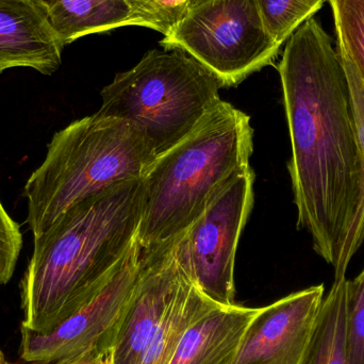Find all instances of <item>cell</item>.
Here are the masks:
<instances>
[{
	"label": "cell",
	"mask_w": 364,
	"mask_h": 364,
	"mask_svg": "<svg viewBox=\"0 0 364 364\" xmlns=\"http://www.w3.org/2000/svg\"><path fill=\"white\" fill-rule=\"evenodd\" d=\"M100 359H102V357L98 358V357L90 356V355H83V356L59 361V363L55 364H100Z\"/></svg>",
	"instance_id": "cell-22"
},
{
	"label": "cell",
	"mask_w": 364,
	"mask_h": 364,
	"mask_svg": "<svg viewBox=\"0 0 364 364\" xmlns=\"http://www.w3.org/2000/svg\"><path fill=\"white\" fill-rule=\"evenodd\" d=\"M138 239L104 282L72 314L43 333L21 327L19 357L29 364H55L90 355L112 353L138 282L141 267Z\"/></svg>",
	"instance_id": "cell-7"
},
{
	"label": "cell",
	"mask_w": 364,
	"mask_h": 364,
	"mask_svg": "<svg viewBox=\"0 0 364 364\" xmlns=\"http://www.w3.org/2000/svg\"><path fill=\"white\" fill-rule=\"evenodd\" d=\"M337 33V50L346 55L364 82V0H328Z\"/></svg>",
	"instance_id": "cell-16"
},
{
	"label": "cell",
	"mask_w": 364,
	"mask_h": 364,
	"mask_svg": "<svg viewBox=\"0 0 364 364\" xmlns=\"http://www.w3.org/2000/svg\"><path fill=\"white\" fill-rule=\"evenodd\" d=\"M346 277L335 279L318 314L301 364H346Z\"/></svg>",
	"instance_id": "cell-15"
},
{
	"label": "cell",
	"mask_w": 364,
	"mask_h": 364,
	"mask_svg": "<svg viewBox=\"0 0 364 364\" xmlns=\"http://www.w3.org/2000/svg\"><path fill=\"white\" fill-rule=\"evenodd\" d=\"M142 179L122 182L64 211L42 235L21 278V327L43 333L78 308L138 239Z\"/></svg>",
	"instance_id": "cell-2"
},
{
	"label": "cell",
	"mask_w": 364,
	"mask_h": 364,
	"mask_svg": "<svg viewBox=\"0 0 364 364\" xmlns=\"http://www.w3.org/2000/svg\"><path fill=\"white\" fill-rule=\"evenodd\" d=\"M156 159L145 136L125 119L96 112L55 132L44 161L25 186L33 237L83 199L142 179Z\"/></svg>",
	"instance_id": "cell-4"
},
{
	"label": "cell",
	"mask_w": 364,
	"mask_h": 364,
	"mask_svg": "<svg viewBox=\"0 0 364 364\" xmlns=\"http://www.w3.org/2000/svg\"><path fill=\"white\" fill-rule=\"evenodd\" d=\"M218 306L193 286L186 275L140 364H170L186 331Z\"/></svg>",
	"instance_id": "cell-14"
},
{
	"label": "cell",
	"mask_w": 364,
	"mask_h": 364,
	"mask_svg": "<svg viewBox=\"0 0 364 364\" xmlns=\"http://www.w3.org/2000/svg\"><path fill=\"white\" fill-rule=\"evenodd\" d=\"M278 72L297 228L310 233L336 279L346 277L364 241V157L343 64L314 17L289 38Z\"/></svg>",
	"instance_id": "cell-1"
},
{
	"label": "cell",
	"mask_w": 364,
	"mask_h": 364,
	"mask_svg": "<svg viewBox=\"0 0 364 364\" xmlns=\"http://www.w3.org/2000/svg\"><path fill=\"white\" fill-rule=\"evenodd\" d=\"M324 292V284H318L259 308L244 333L235 364H301Z\"/></svg>",
	"instance_id": "cell-10"
},
{
	"label": "cell",
	"mask_w": 364,
	"mask_h": 364,
	"mask_svg": "<svg viewBox=\"0 0 364 364\" xmlns=\"http://www.w3.org/2000/svg\"><path fill=\"white\" fill-rule=\"evenodd\" d=\"M176 240L142 250L136 288L111 353L112 364H140L149 341L176 296L186 273L177 258Z\"/></svg>",
	"instance_id": "cell-9"
},
{
	"label": "cell",
	"mask_w": 364,
	"mask_h": 364,
	"mask_svg": "<svg viewBox=\"0 0 364 364\" xmlns=\"http://www.w3.org/2000/svg\"><path fill=\"white\" fill-rule=\"evenodd\" d=\"M0 364H13L6 360V358L4 357V353H2L1 350H0Z\"/></svg>",
	"instance_id": "cell-23"
},
{
	"label": "cell",
	"mask_w": 364,
	"mask_h": 364,
	"mask_svg": "<svg viewBox=\"0 0 364 364\" xmlns=\"http://www.w3.org/2000/svg\"><path fill=\"white\" fill-rule=\"evenodd\" d=\"M136 26L155 29V0H128Z\"/></svg>",
	"instance_id": "cell-21"
},
{
	"label": "cell",
	"mask_w": 364,
	"mask_h": 364,
	"mask_svg": "<svg viewBox=\"0 0 364 364\" xmlns=\"http://www.w3.org/2000/svg\"><path fill=\"white\" fill-rule=\"evenodd\" d=\"M23 246L18 224L11 218L0 201V284L12 278Z\"/></svg>",
	"instance_id": "cell-19"
},
{
	"label": "cell",
	"mask_w": 364,
	"mask_h": 364,
	"mask_svg": "<svg viewBox=\"0 0 364 364\" xmlns=\"http://www.w3.org/2000/svg\"><path fill=\"white\" fill-rule=\"evenodd\" d=\"M223 87L213 73L186 51L154 49L102 89L97 113L136 126L159 157L220 102Z\"/></svg>",
	"instance_id": "cell-5"
},
{
	"label": "cell",
	"mask_w": 364,
	"mask_h": 364,
	"mask_svg": "<svg viewBox=\"0 0 364 364\" xmlns=\"http://www.w3.org/2000/svg\"><path fill=\"white\" fill-rule=\"evenodd\" d=\"M255 173H240L177 237V258L193 286L220 306L235 305L237 244L254 205Z\"/></svg>",
	"instance_id": "cell-8"
},
{
	"label": "cell",
	"mask_w": 364,
	"mask_h": 364,
	"mask_svg": "<svg viewBox=\"0 0 364 364\" xmlns=\"http://www.w3.org/2000/svg\"><path fill=\"white\" fill-rule=\"evenodd\" d=\"M327 0H259L265 29L282 46Z\"/></svg>",
	"instance_id": "cell-17"
},
{
	"label": "cell",
	"mask_w": 364,
	"mask_h": 364,
	"mask_svg": "<svg viewBox=\"0 0 364 364\" xmlns=\"http://www.w3.org/2000/svg\"><path fill=\"white\" fill-rule=\"evenodd\" d=\"M63 48L31 0H0V74L29 68L50 76L61 66Z\"/></svg>",
	"instance_id": "cell-11"
},
{
	"label": "cell",
	"mask_w": 364,
	"mask_h": 364,
	"mask_svg": "<svg viewBox=\"0 0 364 364\" xmlns=\"http://www.w3.org/2000/svg\"><path fill=\"white\" fill-rule=\"evenodd\" d=\"M259 308L218 306L186 331L170 364H235Z\"/></svg>",
	"instance_id": "cell-12"
},
{
	"label": "cell",
	"mask_w": 364,
	"mask_h": 364,
	"mask_svg": "<svg viewBox=\"0 0 364 364\" xmlns=\"http://www.w3.org/2000/svg\"><path fill=\"white\" fill-rule=\"evenodd\" d=\"M60 42L136 26L128 0H31Z\"/></svg>",
	"instance_id": "cell-13"
},
{
	"label": "cell",
	"mask_w": 364,
	"mask_h": 364,
	"mask_svg": "<svg viewBox=\"0 0 364 364\" xmlns=\"http://www.w3.org/2000/svg\"><path fill=\"white\" fill-rule=\"evenodd\" d=\"M252 136L250 117L220 100L186 138L157 157L142 178V250L181 237L233 177L252 168Z\"/></svg>",
	"instance_id": "cell-3"
},
{
	"label": "cell",
	"mask_w": 364,
	"mask_h": 364,
	"mask_svg": "<svg viewBox=\"0 0 364 364\" xmlns=\"http://www.w3.org/2000/svg\"><path fill=\"white\" fill-rule=\"evenodd\" d=\"M160 45L186 51L226 87L272 65L282 47L265 29L259 0H191Z\"/></svg>",
	"instance_id": "cell-6"
},
{
	"label": "cell",
	"mask_w": 364,
	"mask_h": 364,
	"mask_svg": "<svg viewBox=\"0 0 364 364\" xmlns=\"http://www.w3.org/2000/svg\"><path fill=\"white\" fill-rule=\"evenodd\" d=\"M191 0H155V29L166 36L181 21Z\"/></svg>",
	"instance_id": "cell-20"
},
{
	"label": "cell",
	"mask_w": 364,
	"mask_h": 364,
	"mask_svg": "<svg viewBox=\"0 0 364 364\" xmlns=\"http://www.w3.org/2000/svg\"><path fill=\"white\" fill-rule=\"evenodd\" d=\"M346 364H364V269L346 282Z\"/></svg>",
	"instance_id": "cell-18"
}]
</instances>
